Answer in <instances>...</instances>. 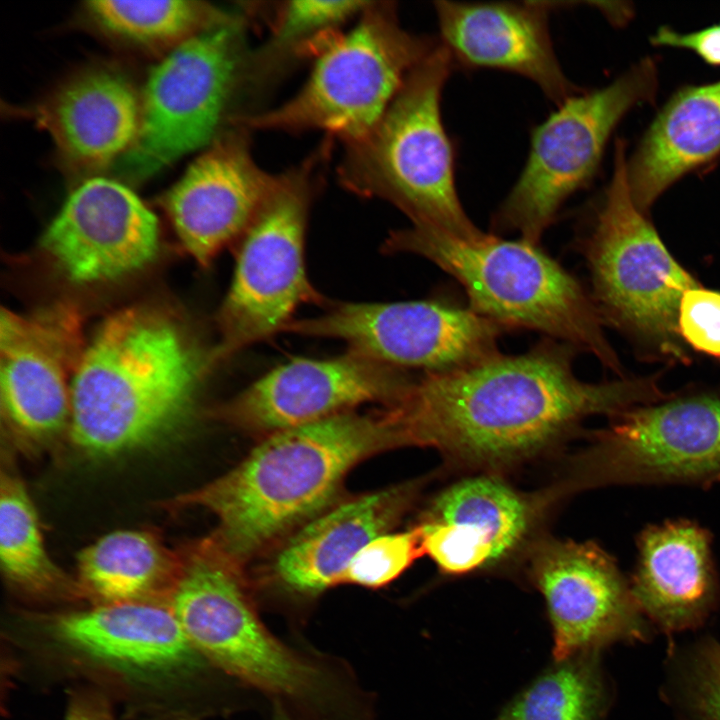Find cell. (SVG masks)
Returning <instances> with one entry per match:
<instances>
[{"instance_id": "cell-22", "label": "cell", "mask_w": 720, "mask_h": 720, "mask_svg": "<svg viewBox=\"0 0 720 720\" xmlns=\"http://www.w3.org/2000/svg\"><path fill=\"white\" fill-rule=\"evenodd\" d=\"M33 114L68 165L95 171L120 160L134 144L141 99L124 74L95 67L66 81Z\"/></svg>"}, {"instance_id": "cell-11", "label": "cell", "mask_w": 720, "mask_h": 720, "mask_svg": "<svg viewBox=\"0 0 720 720\" xmlns=\"http://www.w3.org/2000/svg\"><path fill=\"white\" fill-rule=\"evenodd\" d=\"M322 151L279 175L244 233L219 312L213 361L284 330L296 308L316 299L304 257L305 228Z\"/></svg>"}, {"instance_id": "cell-24", "label": "cell", "mask_w": 720, "mask_h": 720, "mask_svg": "<svg viewBox=\"0 0 720 720\" xmlns=\"http://www.w3.org/2000/svg\"><path fill=\"white\" fill-rule=\"evenodd\" d=\"M719 154L720 81L680 90L627 163L636 206L645 213L673 182Z\"/></svg>"}, {"instance_id": "cell-14", "label": "cell", "mask_w": 720, "mask_h": 720, "mask_svg": "<svg viewBox=\"0 0 720 720\" xmlns=\"http://www.w3.org/2000/svg\"><path fill=\"white\" fill-rule=\"evenodd\" d=\"M284 330L342 340L351 352L394 368L437 373L498 353L505 328L469 306L417 300L344 303L320 316L291 321Z\"/></svg>"}, {"instance_id": "cell-31", "label": "cell", "mask_w": 720, "mask_h": 720, "mask_svg": "<svg viewBox=\"0 0 720 720\" xmlns=\"http://www.w3.org/2000/svg\"><path fill=\"white\" fill-rule=\"evenodd\" d=\"M663 696L677 720H720V643L704 636L671 644Z\"/></svg>"}, {"instance_id": "cell-17", "label": "cell", "mask_w": 720, "mask_h": 720, "mask_svg": "<svg viewBox=\"0 0 720 720\" xmlns=\"http://www.w3.org/2000/svg\"><path fill=\"white\" fill-rule=\"evenodd\" d=\"M410 383L396 368L351 351L332 359H295L258 379L214 416L268 436L361 404L389 405Z\"/></svg>"}, {"instance_id": "cell-16", "label": "cell", "mask_w": 720, "mask_h": 720, "mask_svg": "<svg viewBox=\"0 0 720 720\" xmlns=\"http://www.w3.org/2000/svg\"><path fill=\"white\" fill-rule=\"evenodd\" d=\"M529 574L545 601L555 661L649 638L652 625L629 579L594 542L544 541L532 553Z\"/></svg>"}, {"instance_id": "cell-1", "label": "cell", "mask_w": 720, "mask_h": 720, "mask_svg": "<svg viewBox=\"0 0 720 720\" xmlns=\"http://www.w3.org/2000/svg\"><path fill=\"white\" fill-rule=\"evenodd\" d=\"M577 350L546 339L527 352H500L449 371L426 373L387 405L401 447L436 448L472 465L529 456L593 415L613 417L669 396L657 377L580 380Z\"/></svg>"}, {"instance_id": "cell-12", "label": "cell", "mask_w": 720, "mask_h": 720, "mask_svg": "<svg viewBox=\"0 0 720 720\" xmlns=\"http://www.w3.org/2000/svg\"><path fill=\"white\" fill-rule=\"evenodd\" d=\"M37 623L49 647L74 665L137 691H197L228 677L196 649L166 602L94 605Z\"/></svg>"}, {"instance_id": "cell-2", "label": "cell", "mask_w": 720, "mask_h": 720, "mask_svg": "<svg viewBox=\"0 0 720 720\" xmlns=\"http://www.w3.org/2000/svg\"><path fill=\"white\" fill-rule=\"evenodd\" d=\"M238 567L208 540L182 552L168 605L196 649L294 720H377L376 697L350 664L269 630Z\"/></svg>"}, {"instance_id": "cell-32", "label": "cell", "mask_w": 720, "mask_h": 720, "mask_svg": "<svg viewBox=\"0 0 720 720\" xmlns=\"http://www.w3.org/2000/svg\"><path fill=\"white\" fill-rule=\"evenodd\" d=\"M423 554L420 526L405 532L385 533L371 540L355 555L341 583L368 588L385 586Z\"/></svg>"}, {"instance_id": "cell-20", "label": "cell", "mask_w": 720, "mask_h": 720, "mask_svg": "<svg viewBox=\"0 0 720 720\" xmlns=\"http://www.w3.org/2000/svg\"><path fill=\"white\" fill-rule=\"evenodd\" d=\"M560 2L434 3L440 43L454 68L496 69L531 80L556 105L580 92L554 51L549 14Z\"/></svg>"}, {"instance_id": "cell-15", "label": "cell", "mask_w": 720, "mask_h": 720, "mask_svg": "<svg viewBox=\"0 0 720 720\" xmlns=\"http://www.w3.org/2000/svg\"><path fill=\"white\" fill-rule=\"evenodd\" d=\"M1 409L23 449L53 446L71 421V385L85 345L80 315L57 303L32 314L1 313Z\"/></svg>"}, {"instance_id": "cell-9", "label": "cell", "mask_w": 720, "mask_h": 720, "mask_svg": "<svg viewBox=\"0 0 720 720\" xmlns=\"http://www.w3.org/2000/svg\"><path fill=\"white\" fill-rule=\"evenodd\" d=\"M244 26L234 15L172 49L152 69L136 140L119 160L123 175L143 180L213 140L242 90L249 54Z\"/></svg>"}, {"instance_id": "cell-29", "label": "cell", "mask_w": 720, "mask_h": 720, "mask_svg": "<svg viewBox=\"0 0 720 720\" xmlns=\"http://www.w3.org/2000/svg\"><path fill=\"white\" fill-rule=\"evenodd\" d=\"M609 703L599 652H588L555 661L495 720H603Z\"/></svg>"}, {"instance_id": "cell-18", "label": "cell", "mask_w": 720, "mask_h": 720, "mask_svg": "<svg viewBox=\"0 0 720 720\" xmlns=\"http://www.w3.org/2000/svg\"><path fill=\"white\" fill-rule=\"evenodd\" d=\"M42 246L74 282L112 280L149 263L159 247L155 214L124 184L91 178L66 199Z\"/></svg>"}, {"instance_id": "cell-13", "label": "cell", "mask_w": 720, "mask_h": 720, "mask_svg": "<svg viewBox=\"0 0 720 720\" xmlns=\"http://www.w3.org/2000/svg\"><path fill=\"white\" fill-rule=\"evenodd\" d=\"M582 486L720 482V392L675 394L611 417L580 456Z\"/></svg>"}, {"instance_id": "cell-27", "label": "cell", "mask_w": 720, "mask_h": 720, "mask_svg": "<svg viewBox=\"0 0 720 720\" xmlns=\"http://www.w3.org/2000/svg\"><path fill=\"white\" fill-rule=\"evenodd\" d=\"M371 1H286L276 10L267 41L249 52L242 89L262 91L293 62L317 56L339 33V27L360 15Z\"/></svg>"}, {"instance_id": "cell-19", "label": "cell", "mask_w": 720, "mask_h": 720, "mask_svg": "<svg viewBox=\"0 0 720 720\" xmlns=\"http://www.w3.org/2000/svg\"><path fill=\"white\" fill-rule=\"evenodd\" d=\"M236 127L198 156L163 198L181 244L203 266L244 235L279 178L257 165L247 129Z\"/></svg>"}, {"instance_id": "cell-8", "label": "cell", "mask_w": 720, "mask_h": 720, "mask_svg": "<svg viewBox=\"0 0 720 720\" xmlns=\"http://www.w3.org/2000/svg\"><path fill=\"white\" fill-rule=\"evenodd\" d=\"M582 248L592 299L603 322L672 360L686 361L678 312L685 291L699 283L674 259L636 206L622 141L617 142L612 179Z\"/></svg>"}, {"instance_id": "cell-26", "label": "cell", "mask_w": 720, "mask_h": 720, "mask_svg": "<svg viewBox=\"0 0 720 720\" xmlns=\"http://www.w3.org/2000/svg\"><path fill=\"white\" fill-rule=\"evenodd\" d=\"M0 564L8 585L37 601L83 599L76 578L50 557L34 503L22 480L2 470L0 481Z\"/></svg>"}, {"instance_id": "cell-3", "label": "cell", "mask_w": 720, "mask_h": 720, "mask_svg": "<svg viewBox=\"0 0 720 720\" xmlns=\"http://www.w3.org/2000/svg\"><path fill=\"white\" fill-rule=\"evenodd\" d=\"M397 447L385 408L342 413L268 435L232 470L178 495L169 506L212 513L217 529L211 539L240 566L320 512L358 462Z\"/></svg>"}, {"instance_id": "cell-30", "label": "cell", "mask_w": 720, "mask_h": 720, "mask_svg": "<svg viewBox=\"0 0 720 720\" xmlns=\"http://www.w3.org/2000/svg\"><path fill=\"white\" fill-rule=\"evenodd\" d=\"M86 9L104 32L129 43L170 51L234 15L188 0L91 1Z\"/></svg>"}, {"instance_id": "cell-28", "label": "cell", "mask_w": 720, "mask_h": 720, "mask_svg": "<svg viewBox=\"0 0 720 720\" xmlns=\"http://www.w3.org/2000/svg\"><path fill=\"white\" fill-rule=\"evenodd\" d=\"M426 520L463 528L491 549L496 562L523 541L532 510L528 500L503 481L478 476L441 492Z\"/></svg>"}, {"instance_id": "cell-4", "label": "cell", "mask_w": 720, "mask_h": 720, "mask_svg": "<svg viewBox=\"0 0 720 720\" xmlns=\"http://www.w3.org/2000/svg\"><path fill=\"white\" fill-rule=\"evenodd\" d=\"M206 364L165 314L145 307L111 314L72 380L70 439L86 455L107 458L169 437L192 415Z\"/></svg>"}, {"instance_id": "cell-25", "label": "cell", "mask_w": 720, "mask_h": 720, "mask_svg": "<svg viewBox=\"0 0 720 720\" xmlns=\"http://www.w3.org/2000/svg\"><path fill=\"white\" fill-rule=\"evenodd\" d=\"M181 566V552L152 532L117 530L80 551L75 578L94 605L168 602Z\"/></svg>"}, {"instance_id": "cell-36", "label": "cell", "mask_w": 720, "mask_h": 720, "mask_svg": "<svg viewBox=\"0 0 720 720\" xmlns=\"http://www.w3.org/2000/svg\"><path fill=\"white\" fill-rule=\"evenodd\" d=\"M272 712L270 720H294L288 713L277 705H271Z\"/></svg>"}, {"instance_id": "cell-21", "label": "cell", "mask_w": 720, "mask_h": 720, "mask_svg": "<svg viewBox=\"0 0 720 720\" xmlns=\"http://www.w3.org/2000/svg\"><path fill=\"white\" fill-rule=\"evenodd\" d=\"M711 532L689 519L650 524L637 536L629 579L649 623L667 634L701 627L720 604Z\"/></svg>"}, {"instance_id": "cell-34", "label": "cell", "mask_w": 720, "mask_h": 720, "mask_svg": "<svg viewBox=\"0 0 720 720\" xmlns=\"http://www.w3.org/2000/svg\"><path fill=\"white\" fill-rule=\"evenodd\" d=\"M651 41L658 46L692 50L706 63L720 66V23L688 34L661 27Z\"/></svg>"}, {"instance_id": "cell-35", "label": "cell", "mask_w": 720, "mask_h": 720, "mask_svg": "<svg viewBox=\"0 0 720 720\" xmlns=\"http://www.w3.org/2000/svg\"><path fill=\"white\" fill-rule=\"evenodd\" d=\"M64 720H116L109 698L96 688L72 690Z\"/></svg>"}, {"instance_id": "cell-23", "label": "cell", "mask_w": 720, "mask_h": 720, "mask_svg": "<svg viewBox=\"0 0 720 720\" xmlns=\"http://www.w3.org/2000/svg\"><path fill=\"white\" fill-rule=\"evenodd\" d=\"M417 486L406 483L345 502L308 522L282 548L273 576L279 588L313 598L341 584L355 555L406 512Z\"/></svg>"}, {"instance_id": "cell-6", "label": "cell", "mask_w": 720, "mask_h": 720, "mask_svg": "<svg viewBox=\"0 0 720 720\" xmlns=\"http://www.w3.org/2000/svg\"><path fill=\"white\" fill-rule=\"evenodd\" d=\"M454 69L440 43L408 75L376 126L345 143L338 176L346 189L390 202L412 225L476 240L486 233L471 221L458 196L454 149L441 111L442 92Z\"/></svg>"}, {"instance_id": "cell-33", "label": "cell", "mask_w": 720, "mask_h": 720, "mask_svg": "<svg viewBox=\"0 0 720 720\" xmlns=\"http://www.w3.org/2000/svg\"><path fill=\"white\" fill-rule=\"evenodd\" d=\"M683 342L698 352L720 357V292L700 285L683 294L678 312Z\"/></svg>"}, {"instance_id": "cell-7", "label": "cell", "mask_w": 720, "mask_h": 720, "mask_svg": "<svg viewBox=\"0 0 720 720\" xmlns=\"http://www.w3.org/2000/svg\"><path fill=\"white\" fill-rule=\"evenodd\" d=\"M440 45L408 32L393 2H373L318 55L303 87L278 107L235 117L247 130H325L345 143L380 121L408 75Z\"/></svg>"}, {"instance_id": "cell-5", "label": "cell", "mask_w": 720, "mask_h": 720, "mask_svg": "<svg viewBox=\"0 0 720 720\" xmlns=\"http://www.w3.org/2000/svg\"><path fill=\"white\" fill-rule=\"evenodd\" d=\"M384 249L431 261L463 287L473 311L503 328L539 331L621 372L592 297L538 243L489 234L465 240L412 225L392 232Z\"/></svg>"}, {"instance_id": "cell-10", "label": "cell", "mask_w": 720, "mask_h": 720, "mask_svg": "<svg viewBox=\"0 0 720 720\" xmlns=\"http://www.w3.org/2000/svg\"><path fill=\"white\" fill-rule=\"evenodd\" d=\"M656 66L645 59L608 86L580 92L534 127L525 165L494 216L497 230L538 243L563 204L594 177L621 118L656 91Z\"/></svg>"}]
</instances>
